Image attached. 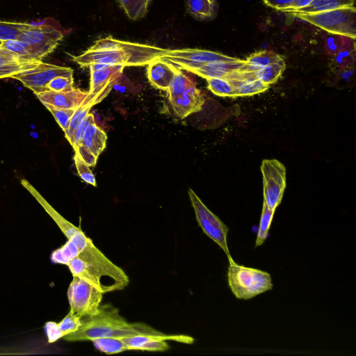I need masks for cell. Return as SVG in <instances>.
I'll list each match as a JSON object with an SVG mask.
<instances>
[{
	"instance_id": "6da1fadb",
	"label": "cell",
	"mask_w": 356,
	"mask_h": 356,
	"mask_svg": "<svg viewBox=\"0 0 356 356\" xmlns=\"http://www.w3.org/2000/svg\"><path fill=\"white\" fill-rule=\"evenodd\" d=\"M161 332L145 323H129L111 304L101 305L98 312L81 318L79 329L63 337L67 341H92L103 337L123 338L138 335L159 336Z\"/></svg>"
},
{
	"instance_id": "7a4b0ae2",
	"label": "cell",
	"mask_w": 356,
	"mask_h": 356,
	"mask_svg": "<svg viewBox=\"0 0 356 356\" xmlns=\"http://www.w3.org/2000/svg\"><path fill=\"white\" fill-rule=\"evenodd\" d=\"M166 49L149 44L118 40L111 36L97 40L73 60L81 67L93 63L141 66L160 58Z\"/></svg>"
},
{
	"instance_id": "3957f363",
	"label": "cell",
	"mask_w": 356,
	"mask_h": 356,
	"mask_svg": "<svg viewBox=\"0 0 356 356\" xmlns=\"http://www.w3.org/2000/svg\"><path fill=\"white\" fill-rule=\"evenodd\" d=\"M227 282L234 296L240 300H249L273 287L270 273L254 268L229 262Z\"/></svg>"
},
{
	"instance_id": "277c9868",
	"label": "cell",
	"mask_w": 356,
	"mask_h": 356,
	"mask_svg": "<svg viewBox=\"0 0 356 356\" xmlns=\"http://www.w3.org/2000/svg\"><path fill=\"white\" fill-rule=\"evenodd\" d=\"M292 16L309 22L331 34L356 37V10L344 7L315 13H289Z\"/></svg>"
},
{
	"instance_id": "5b68a950",
	"label": "cell",
	"mask_w": 356,
	"mask_h": 356,
	"mask_svg": "<svg viewBox=\"0 0 356 356\" xmlns=\"http://www.w3.org/2000/svg\"><path fill=\"white\" fill-rule=\"evenodd\" d=\"M188 196L196 220L203 232L220 246L229 262L233 261L227 245L228 227L207 208L191 188L188 189Z\"/></svg>"
},
{
	"instance_id": "8992f818",
	"label": "cell",
	"mask_w": 356,
	"mask_h": 356,
	"mask_svg": "<svg viewBox=\"0 0 356 356\" xmlns=\"http://www.w3.org/2000/svg\"><path fill=\"white\" fill-rule=\"evenodd\" d=\"M67 295L70 312L82 318L98 312L104 293L83 279L73 276Z\"/></svg>"
},
{
	"instance_id": "52a82bcc",
	"label": "cell",
	"mask_w": 356,
	"mask_h": 356,
	"mask_svg": "<svg viewBox=\"0 0 356 356\" xmlns=\"http://www.w3.org/2000/svg\"><path fill=\"white\" fill-rule=\"evenodd\" d=\"M58 29L49 25H32L24 30L19 39L30 49L33 58L41 60L52 52L63 38Z\"/></svg>"
},
{
	"instance_id": "ba28073f",
	"label": "cell",
	"mask_w": 356,
	"mask_h": 356,
	"mask_svg": "<svg viewBox=\"0 0 356 356\" xmlns=\"http://www.w3.org/2000/svg\"><path fill=\"white\" fill-rule=\"evenodd\" d=\"M263 177L264 202L275 211L282 200L286 188V168L277 159H264L261 165Z\"/></svg>"
},
{
	"instance_id": "9c48e42d",
	"label": "cell",
	"mask_w": 356,
	"mask_h": 356,
	"mask_svg": "<svg viewBox=\"0 0 356 356\" xmlns=\"http://www.w3.org/2000/svg\"><path fill=\"white\" fill-rule=\"evenodd\" d=\"M21 184L40 203L66 238L75 243L80 252H88L95 248L92 239L80 227L74 225L56 211L28 181L22 179Z\"/></svg>"
},
{
	"instance_id": "30bf717a",
	"label": "cell",
	"mask_w": 356,
	"mask_h": 356,
	"mask_svg": "<svg viewBox=\"0 0 356 356\" xmlns=\"http://www.w3.org/2000/svg\"><path fill=\"white\" fill-rule=\"evenodd\" d=\"M124 68L122 65H107L90 72V89L82 104L92 107L102 102L122 77Z\"/></svg>"
},
{
	"instance_id": "8fae6325",
	"label": "cell",
	"mask_w": 356,
	"mask_h": 356,
	"mask_svg": "<svg viewBox=\"0 0 356 356\" xmlns=\"http://www.w3.org/2000/svg\"><path fill=\"white\" fill-rule=\"evenodd\" d=\"M58 76H73V70L41 61L36 67L15 74L12 78L20 81L36 95L46 92L47 84Z\"/></svg>"
},
{
	"instance_id": "7c38bea8",
	"label": "cell",
	"mask_w": 356,
	"mask_h": 356,
	"mask_svg": "<svg viewBox=\"0 0 356 356\" xmlns=\"http://www.w3.org/2000/svg\"><path fill=\"white\" fill-rule=\"evenodd\" d=\"M181 69L195 74L206 79L224 78L236 79L241 72H250L245 60L236 58L234 60H217L204 64L189 65Z\"/></svg>"
},
{
	"instance_id": "4fadbf2b",
	"label": "cell",
	"mask_w": 356,
	"mask_h": 356,
	"mask_svg": "<svg viewBox=\"0 0 356 356\" xmlns=\"http://www.w3.org/2000/svg\"><path fill=\"white\" fill-rule=\"evenodd\" d=\"M160 58L165 60L181 69L182 67L189 65L204 64L217 60H234L237 58L205 49H166Z\"/></svg>"
},
{
	"instance_id": "5bb4252c",
	"label": "cell",
	"mask_w": 356,
	"mask_h": 356,
	"mask_svg": "<svg viewBox=\"0 0 356 356\" xmlns=\"http://www.w3.org/2000/svg\"><path fill=\"white\" fill-rule=\"evenodd\" d=\"M120 339L126 345L127 350L152 352L168 350L170 346L165 341H173L187 344H191L194 342L193 337L185 334L138 335Z\"/></svg>"
},
{
	"instance_id": "9a60e30c",
	"label": "cell",
	"mask_w": 356,
	"mask_h": 356,
	"mask_svg": "<svg viewBox=\"0 0 356 356\" xmlns=\"http://www.w3.org/2000/svg\"><path fill=\"white\" fill-rule=\"evenodd\" d=\"M106 134L95 122L87 129L82 140L74 149L89 167H94L106 147Z\"/></svg>"
},
{
	"instance_id": "2e32d148",
	"label": "cell",
	"mask_w": 356,
	"mask_h": 356,
	"mask_svg": "<svg viewBox=\"0 0 356 356\" xmlns=\"http://www.w3.org/2000/svg\"><path fill=\"white\" fill-rule=\"evenodd\" d=\"M67 266L72 276L83 279L104 293L120 290L114 282L100 270L79 257L70 261Z\"/></svg>"
},
{
	"instance_id": "e0dca14e",
	"label": "cell",
	"mask_w": 356,
	"mask_h": 356,
	"mask_svg": "<svg viewBox=\"0 0 356 356\" xmlns=\"http://www.w3.org/2000/svg\"><path fill=\"white\" fill-rule=\"evenodd\" d=\"M204 102L203 93L197 88L195 82L170 104L175 115L183 119L201 111Z\"/></svg>"
},
{
	"instance_id": "ac0fdd59",
	"label": "cell",
	"mask_w": 356,
	"mask_h": 356,
	"mask_svg": "<svg viewBox=\"0 0 356 356\" xmlns=\"http://www.w3.org/2000/svg\"><path fill=\"white\" fill-rule=\"evenodd\" d=\"M88 92L74 88L65 92L46 91L36 95L42 104L60 108H76L81 106Z\"/></svg>"
},
{
	"instance_id": "d6986e66",
	"label": "cell",
	"mask_w": 356,
	"mask_h": 356,
	"mask_svg": "<svg viewBox=\"0 0 356 356\" xmlns=\"http://www.w3.org/2000/svg\"><path fill=\"white\" fill-rule=\"evenodd\" d=\"M179 70L171 63L159 58L147 64V75L152 86L167 91Z\"/></svg>"
},
{
	"instance_id": "ffe728a7",
	"label": "cell",
	"mask_w": 356,
	"mask_h": 356,
	"mask_svg": "<svg viewBox=\"0 0 356 356\" xmlns=\"http://www.w3.org/2000/svg\"><path fill=\"white\" fill-rule=\"evenodd\" d=\"M40 62L22 59L0 46V79L13 77L36 67Z\"/></svg>"
},
{
	"instance_id": "44dd1931",
	"label": "cell",
	"mask_w": 356,
	"mask_h": 356,
	"mask_svg": "<svg viewBox=\"0 0 356 356\" xmlns=\"http://www.w3.org/2000/svg\"><path fill=\"white\" fill-rule=\"evenodd\" d=\"M186 8L195 19L208 22L216 17L218 4L217 0H186Z\"/></svg>"
},
{
	"instance_id": "7402d4cb",
	"label": "cell",
	"mask_w": 356,
	"mask_h": 356,
	"mask_svg": "<svg viewBox=\"0 0 356 356\" xmlns=\"http://www.w3.org/2000/svg\"><path fill=\"white\" fill-rule=\"evenodd\" d=\"M229 81L235 88L236 97L262 93L270 88L269 85L256 79L254 75L241 80Z\"/></svg>"
},
{
	"instance_id": "603a6c76",
	"label": "cell",
	"mask_w": 356,
	"mask_h": 356,
	"mask_svg": "<svg viewBox=\"0 0 356 356\" xmlns=\"http://www.w3.org/2000/svg\"><path fill=\"white\" fill-rule=\"evenodd\" d=\"M354 0H313L307 7L293 12L315 13L337 8L354 6Z\"/></svg>"
},
{
	"instance_id": "cb8c5ba5",
	"label": "cell",
	"mask_w": 356,
	"mask_h": 356,
	"mask_svg": "<svg viewBox=\"0 0 356 356\" xmlns=\"http://www.w3.org/2000/svg\"><path fill=\"white\" fill-rule=\"evenodd\" d=\"M282 59L281 56L273 51L261 50L250 54L245 61L248 71L254 72Z\"/></svg>"
},
{
	"instance_id": "d4e9b609",
	"label": "cell",
	"mask_w": 356,
	"mask_h": 356,
	"mask_svg": "<svg viewBox=\"0 0 356 356\" xmlns=\"http://www.w3.org/2000/svg\"><path fill=\"white\" fill-rule=\"evenodd\" d=\"M286 67L284 59L270 63L254 72L256 79L270 86L275 83L282 75Z\"/></svg>"
},
{
	"instance_id": "484cf974",
	"label": "cell",
	"mask_w": 356,
	"mask_h": 356,
	"mask_svg": "<svg viewBox=\"0 0 356 356\" xmlns=\"http://www.w3.org/2000/svg\"><path fill=\"white\" fill-rule=\"evenodd\" d=\"M195 82L193 76L183 73L179 69L167 90L169 102L177 98Z\"/></svg>"
},
{
	"instance_id": "4316f807",
	"label": "cell",
	"mask_w": 356,
	"mask_h": 356,
	"mask_svg": "<svg viewBox=\"0 0 356 356\" xmlns=\"http://www.w3.org/2000/svg\"><path fill=\"white\" fill-rule=\"evenodd\" d=\"M79 252L75 243L67 240L63 246L52 252L50 259L54 263L67 266L70 261L79 256Z\"/></svg>"
},
{
	"instance_id": "83f0119b",
	"label": "cell",
	"mask_w": 356,
	"mask_h": 356,
	"mask_svg": "<svg viewBox=\"0 0 356 356\" xmlns=\"http://www.w3.org/2000/svg\"><path fill=\"white\" fill-rule=\"evenodd\" d=\"M95 348L107 355L120 353L127 351V346L120 338L103 337L91 341Z\"/></svg>"
},
{
	"instance_id": "f1b7e54d",
	"label": "cell",
	"mask_w": 356,
	"mask_h": 356,
	"mask_svg": "<svg viewBox=\"0 0 356 356\" xmlns=\"http://www.w3.org/2000/svg\"><path fill=\"white\" fill-rule=\"evenodd\" d=\"M129 19H139L145 16L150 0H118Z\"/></svg>"
},
{
	"instance_id": "f546056e",
	"label": "cell",
	"mask_w": 356,
	"mask_h": 356,
	"mask_svg": "<svg viewBox=\"0 0 356 356\" xmlns=\"http://www.w3.org/2000/svg\"><path fill=\"white\" fill-rule=\"evenodd\" d=\"M325 50L330 55H336L341 51L355 48V39L351 38L332 34L325 40Z\"/></svg>"
},
{
	"instance_id": "4dcf8cb0",
	"label": "cell",
	"mask_w": 356,
	"mask_h": 356,
	"mask_svg": "<svg viewBox=\"0 0 356 356\" xmlns=\"http://www.w3.org/2000/svg\"><path fill=\"white\" fill-rule=\"evenodd\" d=\"M274 213V210L270 209L263 202L259 225L255 241V247L261 245L268 236V232L273 219Z\"/></svg>"
},
{
	"instance_id": "1f68e13d",
	"label": "cell",
	"mask_w": 356,
	"mask_h": 356,
	"mask_svg": "<svg viewBox=\"0 0 356 356\" xmlns=\"http://www.w3.org/2000/svg\"><path fill=\"white\" fill-rule=\"evenodd\" d=\"M208 88L215 95L222 97H236V90L231 82L224 78L207 79Z\"/></svg>"
},
{
	"instance_id": "d6a6232c",
	"label": "cell",
	"mask_w": 356,
	"mask_h": 356,
	"mask_svg": "<svg viewBox=\"0 0 356 356\" xmlns=\"http://www.w3.org/2000/svg\"><path fill=\"white\" fill-rule=\"evenodd\" d=\"M91 108L92 106L88 104H82L77 108L70 121L67 130L64 131L66 138L72 146L74 143V136L79 127L89 113Z\"/></svg>"
},
{
	"instance_id": "836d02e7",
	"label": "cell",
	"mask_w": 356,
	"mask_h": 356,
	"mask_svg": "<svg viewBox=\"0 0 356 356\" xmlns=\"http://www.w3.org/2000/svg\"><path fill=\"white\" fill-rule=\"evenodd\" d=\"M30 24L0 21V42L17 40Z\"/></svg>"
},
{
	"instance_id": "e575fe53",
	"label": "cell",
	"mask_w": 356,
	"mask_h": 356,
	"mask_svg": "<svg viewBox=\"0 0 356 356\" xmlns=\"http://www.w3.org/2000/svg\"><path fill=\"white\" fill-rule=\"evenodd\" d=\"M0 46L16 54L22 59L27 60L40 61L35 60L33 58L29 47L23 42L18 39L1 41Z\"/></svg>"
},
{
	"instance_id": "d590c367",
	"label": "cell",
	"mask_w": 356,
	"mask_h": 356,
	"mask_svg": "<svg viewBox=\"0 0 356 356\" xmlns=\"http://www.w3.org/2000/svg\"><path fill=\"white\" fill-rule=\"evenodd\" d=\"M44 106L51 113L58 125L63 131H65L68 127L70 121L75 113L76 108H60L54 107L47 104H43Z\"/></svg>"
},
{
	"instance_id": "8d00e7d4",
	"label": "cell",
	"mask_w": 356,
	"mask_h": 356,
	"mask_svg": "<svg viewBox=\"0 0 356 356\" xmlns=\"http://www.w3.org/2000/svg\"><path fill=\"white\" fill-rule=\"evenodd\" d=\"M81 325V318L71 312H69L63 320L58 323V326L63 334V337L76 331Z\"/></svg>"
},
{
	"instance_id": "74e56055",
	"label": "cell",
	"mask_w": 356,
	"mask_h": 356,
	"mask_svg": "<svg viewBox=\"0 0 356 356\" xmlns=\"http://www.w3.org/2000/svg\"><path fill=\"white\" fill-rule=\"evenodd\" d=\"M73 76H58L47 84V91L65 92L74 88Z\"/></svg>"
},
{
	"instance_id": "f35d334b",
	"label": "cell",
	"mask_w": 356,
	"mask_h": 356,
	"mask_svg": "<svg viewBox=\"0 0 356 356\" xmlns=\"http://www.w3.org/2000/svg\"><path fill=\"white\" fill-rule=\"evenodd\" d=\"M74 161L79 177L86 183L96 186L95 177L89 166L75 153Z\"/></svg>"
},
{
	"instance_id": "ab89813d",
	"label": "cell",
	"mask_w": 356,
	"mask_h": 356,
	"mask_svg": "<svg viewBox=\"0 0 356 356\" xmlns=\"http://www.w3.org/2000/svg\"><path fill=\"white\" fill-rule=\"evenodd\" d=\"M355 49H348L339 51L336 55L335 61L337 65L341 69L350 67L354 63Z\"/></svg>"
},
{
	"instance_id": "60d3db41",
	"label": "cell",
	"mask_w": 356,
	"mask_h": 356,
	"mask_svg": "<svg viewBox=\"0 0 356 356\" xmlns=\"http://www.w3.org/2000/svg\"><path fill=\"white\" fill-rule=\"evenodd\" d=\"M95 122V121L93 114L89 113L84 118V120L82 121L75 134L74 143L72 145V147L74 149L78 145V144L82 140L87 129Z\"/></svg>"
},
{
	"instance_id": "b9f144b4",
	"label": "cell",
	"mask_w": 356,
	"mask_h": 356,
	"mask_svg": "<svg viewBox=\"0 0 356 356\" xmlns=\"http://www.w3.org/2000/svg\"><path fill=\"white\" fill-rule=\"evenodd\" d=\"M44 330L49 343H54L63 338V334L58 326V323L48 321L44 325Z\"/></svg>"
},
{
	"instance_id": "7bdbcfd3",
	"label": "cell",
	"mask_w": 356,
	"mask_h": 356,
	"mask_svg": "<svg viewBox=\"0 0 356 356\" xmlns=\"http://www.w3.org/2000/svg\"><path fill=\"white\" fill-rule=\"evenodd\" d=\"M294 1L295 0H264L266 6L284 12L289 10Z\"/></svg>"
},
{
	"instance_id": "ee69618b",
	"label": "cell",
	"mask_w": 356,
	"mask_h": 356,
	"mask_svg": "<svg viewBox=\"0 0 356 356\" xmlns=\"http://www.w3.org/2000/svg\"><path fill=\"white\" fill-rule=\"evenodd\" d=\"M313 0H295L292 7L286 11L291 13L308 6Z\"/></svg>"
}]
</instances>
